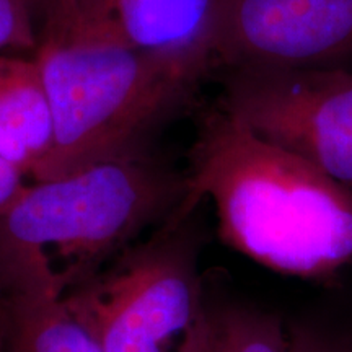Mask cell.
<instances>
[{"mask_svg": "<svg viewBox=\"0 0 352 352\" xmlns=\"http://www.w3.org/2000/svg\"><path fill=\"white\" fill-rule=\"evenodd\" d=\"M182 210L214 202L219 236L284 276L321 279L352 261V191L214 104L199 113Z\"/></svg>", "mask_w": 352, "mask_h": 352, "instance_id": "obj_1", "label": "cell"}, {"mask_svg": "<svg viewBox=\"0 0 352 352\" xmlns=\"http://www.w3.org/2000/svg\"><path fill=\"white\" fill-rule=\"evenodd\" d=\"M217 103L352 191V69H223Z\"/></svg>", "mask_w": 352, "mask_h": 352, "instance_id": "obj_5", "label": "cell"}, {"mask_svg": "<svg viewBox=\"0 0 352 352\" xmlns=\"http://www.w3.org/2000/svg\"><path fill=\"white\" fill-rule=\"evenodd\" d=\"M38 46L30 0H0V52H36Z\"/></svg>", "mask_w": 352, "mask_h": 352, "instance_id": "obj_11", "label": "cell"}, {"mask_svg": "<svg viewBox=\"0 0 352 352\" xmlns=\"http://www.w3.org/2000/svg\"><path fill=\"white\" fill-rule=\"evenodd\" d=\"M7 323L0 352H103L46 277H6Z\"/></svg>", "mask_w": 352, "mask_h": 352, "instance_id": "obj_9", "label": "cell"}, {"mask_svg": "<svg viewBox=\"0 0 352 352\" xmlns=\"http://www.w3.org/2000/svg\"><path fill=\"white\" fill-rule=\"evenodd\" d=\"M7 307H8V285L3 276L2 267H0V347H2L3 331H6L7 323Z\"/></svg>", "mask_w": 352, "mask_h": 352, "instance_id": "obj_14", "label": "cell"}, {"mask_svg": "<svg viewBox=\"0 0 352 352\" xmlns=\"http://www.w3.org/2000/svg\"><path fill=\"white\" fill-rule=\"evenodd\" d=\"M60 2H63V0H30L33 12H36L43 20L50 19L56 8L59 7Z\"/></svg>", "mask_w": 352, "mask_h": 352, "instance_id": "obj_15", "label": "cell"}, {"mask_svg": "<svg viewBox=\"0 0 352 352\" xmlns=\"http://www.w3.org/2000/svg\"><path fill=\"white\" fill-rule=\"evenodd\" d=\"M196 210L178 209L60 297L103 352L201 351L209 307L197 270Z\"/></svg>", "mask_w": 352, "mask_h": 352, "instance_id": "obj_4", "label": "cell"}, {"mask_svg": "<svg viewBox=\"0 0 352 352\" xmlns=\"http://www.w3.org/2000/svg\"><path fill=\"white\" fill-rule=\"evenodd\" d=\"M54 145V118L36 57L0 54V157L34 178Z\"/></svg>", "mask_w": 352, "mask_h": 352, "instance_id": "obj_8", "label": "cell"}, {"mask_svg": "<svg viewBox=\"0 0 352 352\" xmlns=\"http://www.w3.org/2000/svg\"><path fill=\"white\" fill-rule=\"evenodd\" d=\"M287 352H351L341 347L329 344L321 338L314 336L311 333L290 329L289 331V349Z\"/></svg>", "mask_w": 352, "mask_h": 352, "instance_id": "obj_13", "label": "cell"}, {"mask_svg": "<svg viewBox=\"0 0 352 352\" xmlns=\"http://www.w3.org/2000/svg\"><path fill=\"white\" fill-rule=\"evenodd\" d=\"M186 195V173L152 153L33 182L0 212V264L43 267L63 297L164 226Z\"/></svg>", "mask_w": 352, "mask_h": 352, "instance_id": "obj_2", "label": "cell"}, {"mask_svg": "<svg viewBox=\"0 0 352 352\" xmlns=\"http://www.w3.org/2000/svg\"><path fill=\"white\" fill-rule=\"evenodd\" d=\"M219 0H63L41 39L111 43L196 57L214 69Z\"/></svg>", "mask_w": 352, "mask_h": 352, "instance_id": "obj_7", "label": "cell"}, {"mask_svg": "<svg viewBox=\"0 0 352 352\" xmlns=\"http://www.w3.org/2000/svg\"><path fill=\"white\" fill-rule=\"evenodd\" d=\"M214 74L352 69V0H219Z\"/></svg>", "mask_w": 352, "mask_h": 352, "instance_id": "obj_6", "label": "cell"}, {"mask_svg": "<svg viewBox=\"0 0 352 352\" xmlns=\"http://www.w3.org/2000/svg\"><path fill=\"white\" fill-rule=\"evenodd\" d=\"M289 333L274 315L245 307H209L199 352H287Z\"/></svg>", "mask_w": 352, "mask_h": 352, "instance_id": "obj_10", "label": "cell"}, {"mask_svg": "<svg viewBox=\"0 0 352 352\" xmlns=\"http://www.w3.org/2000/svg\"><path fill=\"white\" fill-rule=\"evenodd\" d=\"M54 118V145L33 182L100 162L140 157L188 111L204 78L202 59L111 43L39 39L36 52Z\"/></svg>", "mask_w": 352, "mask_h": 352, "instance_id": "obj_3", "label": "cell"}, {"mask_svg": "<svg viewBox=\"0 0 352 352\" xmlns=\"http://www.w3.org/2000/svg\"><path fill=\"white\" fill-rule=\"evenodd\" d=\"M25 178L26 176L15 165L0 157V212L8 208L23 191L28 184L25 183Z\"/></svg>", "mask_w": 352, "mask_h": 352, "instance_id": "obj_12", "label": "cell"}]
</instances>
